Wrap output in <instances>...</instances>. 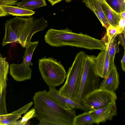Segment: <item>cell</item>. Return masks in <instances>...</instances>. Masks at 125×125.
<instances>
[{"label": "cell", "mask_w": 125, "mask_h": 125, "mask_svg": "<svg viewBox=\"0 0 125 125\" xmlns=\"http://www.w3.org/2000/svg\"><path fill=\"white\" fill-rule=\"evenodd\" d=\"M32 99L38 125H73L76 116L74 108L58 104L46 90L35 92Z\"/></svg>", "instance_id": "1"}, {"label": "cell", "mask_w": 125, "mask_h": 125, "mask_svg": "<svg viewBox=\"0 0 125 125\" xmlns=\"http://www.w3.org/2000/svg\"><path fill=\"white\" fill-rule=\"evenodd\" d=\"M48 24L42 17L36 19L33 17L25 18L16 16L7 20L5 24V33L2 45L4 46L17 42L25 48L31 42L33 35L45 29Z\"/></svg>", "instance_id": "2"}, {"label": "cell", "mask_w": 125, "mask_h": 125, "mask_svg": "<svg viewBox=\"0 0 125 125\" xmlns=\"http://www.w3.org/2000/svg\"><path fill=\"white\" fill-rule=\"evenodd\" d=\"M86 55L81 51L78 53L68 69L64 85L59 89L61 95L75 101Z\"/></svg>", "instance_id": "3"}, {"label": "cell", "mask_w": 125, "mask_h": 125, "mask_svg": "<svg viewBox=\"0 0 125 125\" xmlns=\"http://www.w3.org/2000/svg\"><path fill=\"white\" fill-rule=\"evenodd\" d=\"M94 56L86 55L75 102L83 104L85 96L99 88L100 79L95 70Z\"/></svg>", "instance_id": "4"}, {"label": "cell", "mask_w": 125, "mask_h": 125, "mask_svg": "<svg viewBox=\"0 0 125 125\" xmlns=\"http://www.w3.org/2000/svg\"><path fill=\"white\" fill-rule=\"evenodd\" d=\"M39 68L44 82L49 88L55 87L62 84L67 74L63 66L52 57L45 56L39 60Z\"/></svg>", "instance_id": "5"}, {"label": "cell", "mask_w": 125, "mask_h": 125, "mask_svg": "<svg viewBox=\"0 0 125 125\" xmlns=\"http://www.w3.org/2000/svg\"><path fill=\"white\" fill-rule=\"evenodd\" d=\"M38 42H31L27 46L21 63H12L10 64L9 73L16 81L21 82L31 79L32 71L30 66H32L31 60Z\"/></svg>", "instance_id": "6"}, {"label": "cell", "mask_w": 125, "mask_h": 125, "mask_svg": "<svg viewBox=\"0 0 125 125\" xmlns=\"http://www.w3.org/2000/svg\"><path fill=\"white\" fill-rule=\"evenodd\" d=\"M117 98L115 92L98 88L85 96L83 105L91 111L115 104Z\"/></svg>", "instance_id": "7"}, {"label": "cell", "mask_w": 125, "mask_h": 125, "mask_svg": "<svg viewBox=\"0 0 125 125\" xmlns=\"http://www.w3.org/2000/svg\"><path fill=\"white\" fill-rule=\"evenodd\" d=\"M116 104L110 105L102 107L90 111L89 112L92 116L94 123L98 125L111 120L117 115Z\"/></svg>", "instance_id": "8"}, {"label": "cell", "mask_w": 125, "mask_h": 125, "mask_svg": "<svg viewBox=\"0 0 125 125\" xmlns=\"http://www.w3.org/2000/svg\"><path fill=\"white\" fill-rule=\"evenodd\" d=\"M49 95L56 102L65 107H71L87 112L90 110L86 106L79 104L70 98L62 95L55 87L49 88L48 92Z\"/></svg>", "instance_id": "9"}, {"label": "cell", "mask_w": 125, "mask_h": 125, "mask_svg": "<svg viewBox=\"0 0 125 125\" xmlns=\"http://www.w3.org/2000/svg\"><path fill=\"white\" fill-rule=\"evenodd\" d=\"M94 59L96 72L99 76L104 78L111 67L109 55L106 48L101 50L96 57L94 56Z\"/></svg>", "instance_id": "10"}, {"label": "cell", "mask_w": 125, "mask_h": 125, "mask_svg": "<svg viewBox=\"0 0 125 125\" xmlns=\"http://www.w3.org/2000/svg\"><path fill=\"white\" fill-rule=\"evenodd\" d=\"M100 83L99 88L115 92L119 84V76L115 65L111 66L107 74Z\"/></svg>", "instance_id": "11"}, {"label": "cell", "mask_w": 125, "mask_h": 125, "mask_svg": "<svg viewBox=\"0 0 125 125\" xmlns=\"http://www.w3.org/2000/svg\"><path fill=\"white\" fill-rule=\"evenodd\" d=\"M33 104L31 102L11 113L0 115V125H17V120L26 113Z\"/></svg>", "instance_id": "12"}, {"label": "cell", "mask_w": 125, "mask_h": 125, "mask_svg": "<svg viewBox=\"0 0 125 125\" xmlns=\"http://www.w3.org/2000/svg\"><path fill=\"white\" fill-rule=\"evenodd\" d=\"M82 2L93 11L102 26L106 29L110 24L104 13L100 3L97 0H82Z\"/></svg>", "instance_id": "13"}, {"label": "cell", "mask_w": 125, "mask_h": 125, "mask_svg": "<svg viewBox=\"0 0 125 125\" xmlns=\"http://www.w3.org/2000/svg\"><path fill=\"white\" fill-rule=\"evenodd\" d=\"M97 0L101 4L104 13L110 25L117 27L121 18L120 13L113 9L105 0Z\"/></svg>", "instance_id": "14"}, {"label": "cell", "mask_w": 125, "mask_h": 125, "mask_svg": "<svg viewBox=\"0 0 125 125\" xmlns=\"http://www.w3.org/2000/svg\"><path fill=\"white\" fill-rule=\"evenodd\" d=\"M101 40L103 42L107 49L109 55L111 67L115 65L114 58L115 54L119 53V44L118 40L115 38L112 42L108 40L107 36L105 33Z\"/></svg>", "instance_id": "15"}, {"label": "cell", "mask_w": 125, "mask_h": 125, "mask_svg": "<svg viewBox=\"0 0 125 125\" xmlns=\"http://www.w3.org/2000/svg\"><path fill=\"white\" fill-rule=\"evenodd\" d=\"M0 6L3 10L8 14L16 16L30 17L35 13L33 10L17 6L7 5Z\"/></svg>", "instance_id": "16"}, {"label": "cell", "mask_w": 125, "mask_h": 125, "mask_svg": "<svg viewBox=\"0 0 125 125\" xmlns=\"http://www.w3.org/2000/svg\"><path fill=\"white\" fill-rule=\"evenodd\" d=\"M9 66L6 57H0V90H6Z\"/></svg>", "instance_id": "17"}, {"label": "cell", "mask_w": 125, "mask_h": 125, "mask_svg": "<svg viewBox=\"0 0 125 125\" xmlns=\"http://www.w3.org/2000/svg\"><path fill=\"white\" fill-rule=\"evenodd\" d=\"M16 5L32 10L47 5L45 0H22L18 2Z\"/></svg>", "instance_id": "18"}, {"label": "cell", "mask_w": 125, "mask_h": 125, "mask_svg": "<svg viewBox=\"0 0 125 125\" xmlns=\"http://www.w3.org/2000/svg\"><path fill=\"white\" fill-rule=\"evenodd\" d=\"M95 123L89 111L84 112L76 116L74 119L73 125H90Z\"/></svg>", "instance_id": "19"}, {"label": "cell", "mask_w": 125, "mask_h": 125, "mask_svg": "<svg viewBox=\"0 0 125 125\" xmlns=\"http://www.w3.org/2000/svg\"><path fill=\"white\" fill-rule=\"evenodd\" d=\"M125 0H107L106 1L115 11L120 13L125 11Z\"/></svg>", "instance_id": "20"}, {"label": "cell", "mask_w": 125, "mask_h": 125, "mask_svg": "<svg viewBox=\"0 0 125 125\" xmlns=\"http://www.w3.org/2000/svg\"><path fill=\"white\" fill-rule=\"evenodd\" d=\"M36 114L34 108H32L25 114L22 119L17 121V125H27L30 120L34 117H36Z\"/></svg>", "instance_id": "21"}, {"label": "cell", "mask_w": 125, "mask_h": 125, "mask_svg": "<svg viewBox=\"0 0 125 125\" xmlns=\"http://www.w3.org/2000/svg\"><path fill=\"white\" fill-rule=\"evenodd\" d=\"M106 30V34L108 40L109 41H113L117 35L120 34L117 27L110 25Z\"/></svg>", "instance_id": "22"}, {"label": "cell", "mask_w": 125, "mask_h": 125, "mask_svg": "<svg viewBox=\"0 0 125 125\" xmlns=\"http://www.w3.org/2000/svg\"><path fill=\"white\" fill-rule=\"evenodd\" d=\"M6 90L2 92L0 90V115L8 114L6 103Z\"/></svg>", "instance_id": "23"}, {"label": "cell", "mask_w": 125, "mask_h": 125, "mask_svg": "<svg viewBox=\"0 0 125 125\" xmlns=\"http://www.w3.org/2000/svg\"><path fill=\"white\" fill-rule=\"evenodd\" d=\"M125 19L121 18L119 20L117 27L120 34H125Z\"/></svg>", "instance_id": "24"}, {"label": "cell", "mask_w": 125, "mask_h": 125, "mask_svg": "<svg viewBox=\"0 0 125 125\" xmlns=\"http://www.w3.org/2000/svg\"><path fill=\"white\" fill-rule=\"evenodd\" d=\"M20 0H0V6L3 5H14Z\"/></svg>", "instance_id": "25"}, {"label": "cell", "mask_w": 125, "mask_h": 125, "mask_svg": "<svg viewBox=\"0 0 125 125\" xmlns=\"http://www.w3.org/2000/svg\"><path fill=\"white\" fill-rule=\"evenodd\" d=\"M125 34L122 33L118 34L117 37L119 44H121L125 49Z\"/></svg>", "instance_id": "26"}, {"label": "cell", "mask_w": 125, "mask_h": 125, "mask_svg": "<svg viewBox=\"0 0 125 125\" xmlns=\"http://www.w3.org/2000/svg\"><path fill=\"white\" fill-rule=\"evenodd\" d=\"M121 67L122 70L125 72V51L124 50V54L121 60Z\"/></svg>", "instance_id": "27"}, {"label": "cell", "mask_w": 125, "mask_h": 125, "mask_svg": "<svg viewBox=\"0 0 125 125\" xmlns=\"http://www.w3.org/2000/svg\"><path fill=\"white\" fill-rule=\"evenodd\" d=\"M52 6L60 2L62 0H48Z\"/></svg>", "instance_id": "28"}, {"label": "cell", "mask_w": 125, "mask_h": 125, "mask_svg": "<svg viewBox=\"0 0 125 125\" xmlns=\"http://www.w3.org/2000/svg\"><path fill=\"white\" fill-rule=\"evenodd\" d=\"M8 14L3 10L1 7L0 6V17L5 16Z\"/></svg>", "instance_id": "29"}, {"label": "cell", "mask_w": 125, "mask_h": 125, "mask_svg": "<svg viewBox=\"0 0 125 125\" xmlns=\"http://www.w3.org/2000/svg\"><path fill=\"white\" fill-rule=\"evenodd\" d=\"M120 13L121 18L125 19V11Z\"/></svg>", "instance_id": "30"}, {"label": "cell", "mask_w": 125, "mask_h": 125, "mask_svg": "<svg viewBox=\"0 0 125 125\" xmlns=\"http://www.w3.org/2000/svg\"><path fill=\"white\" fill-rule=\"evenodd\" d=\"M72 0H65V1L66 2H68L71 1Z\"/></svg>", "instance_id": "31"}, {"label": "cell", "mask_w": 125, "mask_h": 125, "mask_svg": "<svg viewBox=\"0 0 125 125\" xmlns=\"http://www.w3.org/2000/svg\"><path fill=\"white\" fill-rule=\"evenodd\" d=\"M0 57H3L2 55L1 54L0 52Z\"/></svg>", "instance_id": "32"}, {"label": "cell", "mask_w": 125, "mask_h": 125, "mask_svg": "<svg viewBox=\"0 0 125 125\" xmlns=\"http://www.w3.org/2000/svg\"></svg>", "instance_id": "33"}]
</instances>
